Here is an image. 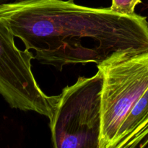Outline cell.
Masks as SVG:
<instances>
[{
    "label": "cell",
    "instance_id": "6da1fadb",
    "mask_svg": "<svg viewBox=\"0 0 148 148\" xmlns=\"http://www.w3.org/2000/svg\"><path fill=\"white\" fill-rule=\"evenodd\" d=\"M0 18L40 64L102 63L123 51H148L145 16L124 15L75 0H17L0 4Z\"/></svg>",
    "mask_w": 148,
    "mask_h": 148
},
{
    "label": "cell",
    "instance_id": "7a4b0ae2",
    "mask_svg": "<svg viewBox=\"0 0 148 148\" xmlns=\"http://www.w3.org/2000/svg\"><path fill=\"white\" fill-rule=\"evenodd\" d=\"M103 74L79 77L58 95L49 119L55 148H99L101 131Z\"/></svg>",
    "mask_w": 148,
    "mask_h": 148
},
{
    "label": "cell",
    "instance_id": "3957f363",
    "mask_svg": "<svg viewBox=\"0 0 148 148\" xmlns=\"http://www.w3.org/2000/svg\"><path fill=\"white\" fill-rule=\"evenodd\" d=\"M103 74L99 148H111L136 103L148 88V51H123L97 65Z\"/></svg>",
    "mask_w": 148,
    "mask_h": 148
},
{
    "label": "cell",
    "instance_id": "277c9868",
    "mask_svg": "<svg viewBox=\"0 0 148 148\" xmlns=\"http://www.w3.org/2000/svg\"><path fill=\"white\" fill-rule=\"evenodd\" d=\"M14 36L0 18V95L10 106L34 111L50 119L58 95L49 96L41 90L32 72L35 55L16 46Z\"/></svg>",
    "mask_w": 148,
    "mask_h": 148
},
{
    "label": "cell",
    "instance_id": "5b68a950",
    "mask_svg": "<svg viewBox=\"0 0 148 148\" xmlns=\"http://www.w3.org/2000/svg\"><path fill=\"white\" fill-rule=\"evenodd\" d=\"M148 148V111L121 148Z\"/></svg>",
    "mask_w": 148,
    "mask_h": 148
},
{
    "label": "cell",
    "instance_id": "8992f818",
    "mask_svg": "<svg viewBox=\"0 0 148 148\" xmlns=\"http://www.w3.org/2000/svg\"><path fill=\"white\" fill-rule=\"evenodd\" d=\"M142 3V0H112L109 7L112 11L124 15L132 16L135 14L136 6Z\"/></svg>",
    "mask_w": 148,
    "mask_h": 148
},
{
    "label": "cell",
    "instance_id": "52a82bcc",
    "mask_svg": "<svg viewBox=\"0 0 148 148\" xmlns=\"http://www.w3.org/2000/svg\"><path fill=\"white\" fill-rule=\"evenodd\" d=\"M9 1V0H0L1 3H4V1Z\"/></svg>",
    "mask_w": 148,
    "mask_h": 148
}]
</instances>
